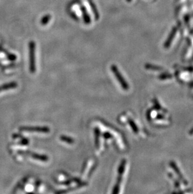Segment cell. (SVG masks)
Segmentation results:
<instances>
[{"instance_id":"cell-1","label":"cell","mask_w":193,"mask_h":194,"mask_svg":"<svg viewBox=\"0 0 193 194\" xmlns=\"http://www.w3.org/2000/svg\"><path fill=\"white\" fill-rule=\"evenodd\" d=\"M29 62H30V71L34 73L36 70L35 66V44L33 41L29 43Z\"/></svg>"},{"instance_id":"cell-2","label":"cell","mask_w":193,"mask_h":194,"mask_svg":"<svg viewBox=\"0 0 193 194\" xmlns=\"http://www.w3.org/2000/svg\"><path fill=\"white\" fill-rule=\"evenodd\" d=\"M125 164H126V160H123L122 162L120 163V165L118 169V176H117V180L116 183L115 185V186L114 187V189H113L112 193L114 194H117L119 192V190H120V185L122 182V176L125 170Z\"/></svg>"},{"instance_id":"cell-3","label":"cell","mask_w":193,"mask_h":194,"mask_svg":"<svg viewBox=\"0 0 193 194\" xmlns=\"http://www.w3.org/2000/svg\"><path fill=\"white\" fill-rule=\"evenodd\" d=\"M111 69L113 72V73L115 75V76L116 77L117 81H119V82L120 83V86H122V87L123 88V89L124 90H128L129 89V85L127 82L125 81L124 78L123 77L122 75L120 73V72L118 70V68H117V67L115 65H112L111 67Z\"/></svg>"},{"instance_id":"cell-4","label":"cell","mask_w":193,"mask_h":194,"mask_svg":"<svg viewBox=\"0 0 193 194\" xmlns=\"http://www.w3.org/2000/svg\"><path fill=\"white\" fill-rule=\"evenodd\" d=\"M20 131L27 132L48 133L50 130L47 126H23L20 128Z\"/></svg>"},{"instance_id":"cell-5","label":"cell","mask_w":193,"mask_h":194,"mask_svg":"<svg viewBox=\"0 0 193 194\" xmlns=\"http://www.w3.org/2000/svg\"><path fill=\"white\" fill-rule=\"evenodd\" d=\"M18 153L20 155H24L30 156V157H31L33 158H34V159L37 160H40V161L47 162L48 160V157H47V156L43 155H38L37 153L30 152V151H18Z\"/></svg>"},{"instance_id":"cell-6","label":"cell","mask_w":193,"mask_h":194,"mask_svg":"<svg viewBox=\"0 0 193 194\" xmlns=\"http://www.w3.org/2000/svg\"><path fill=\"white\" fill-rule=\"evenodd\" d=\"M17 86H18V84L16 82H11L7 84H4L3 85L0 86V92L10 90L11 89H14Z\"/></svg>"},{"instance_id":"cell-7","label":"cell","mask_w":193,"mask_h":194,"mask_svg":"<svg viewBox=\"0 0 193 194\" xmlns=\"http://www.w3.org/2000/svg\"><path fill=\"white\" fill-rule=\"evenodd\" d=\"M60 140L69 143V144H73V143L75 142L74 140L72 138L64 135H62L60 136Z\"/></svg>"},{"instance_id":"cell-8","label":"cell","mask_w":193,"mask_h":194,"mask_svg":"<svg viewBox=\"0 0 193 194\" xmlns=\"http://www.w3.org/2000/svg\"><path fill=\"white\" fill-rule=\"evenodd\" d=\"M82 10L83 12V18H84V21L87 24H89L90 23V18L89 17V15L87 13V11L85 10V8H82Z\"/></svg>"},{"instance_id":"cell-9","label":"cell","mask_w":193,"mask_h":194,"mask_svg":"<svg viewBox=\"0 0 193 194\" xmlns=\"http://www.w3.org/2000/svg\"><path fill=\"white\" fill-rule=\"evenodd\" d=\"M95 146L99 148V137H100V130L99 128L95 129Z\"/></svg>"},{"instance_id":"cell-10","label":"cell","mask_w":193,"mask_h":194,"mask_svg":"<svg viewBox=\"0 0 193 194\" xmlns=\"http://www.w3.org/2000/svg\"><path fill=\"white\" fill-rule=\"evenodd\" d=\"M171 165L172 167H173V168H174V170H175V172H176L177 173V174H178V176L180 177V178H181V179H182V180L183 181V182H184V183H187V182H186V181L184 180V178H183V177L182 175H181V174H180V172H179V168H178V167L176 166V165H175V164H174L173 162H172V163H171Z\"/></svg>"},{"instance_id":"cell-11","label":"cell","mask_w":193,"mask_h":194,"mask_svg":"<svg viewBox=\"0 0 193 194\" xmlns=\"http://www.w3.org/2000/svg\"><path fill=\"white\" fill-rule=\"evenodd\" d=\"M89 3H90V6H91V8H92V11H93L94 13V15H95V19H96V20H97L99 19V13H98V11H97V10H96V8H95V6L94 4L93 3H92L91 1H90Z\"/></svg>"},{"instance_id":"cell-12","label":"cell","mask_w":193,"mask_h":194,"mask_svg":"<svg viewBox=\"0 0 193 194\" xmlns=\"http://www.w3.org/2000/svg\"><path fill=\"white\" fill-rule=\"evenodd\" d=\"M50 18H51V16H50V15H45L44 17H43V18L41 19V23L43 25H47L48 23V22L50 21Z\"/></svg>"},{"instance_id":"cell-13","label":"cell","mask_w":193,"mask_h":194,"mask_svg":"<svg viewBox=\"0 0 193 194\" xmlns=\"http://www.w3.org/2000/svg\"><path fill=\"white\" fill-rule=\"evenodd\" d=\"M129 124L131 125V126L132 127L133 131L135 133H137L138 132V128L137 127V126L136 125V124L134 123V121L132 120H129Z\"/></svg>"},{"instance_id":"cell-14","label":"cell","mask_w":193,"mask_h":194,"mask_svg":"<svg viewBox=\"0 0 193 194\" xmlns=\"http://www.w3.org/2000/svg\"><path fill=\"white\" fill-rule=\"evenodd\" d=\"M7 57L8 58V60H10L11 61H13L15 60L16 59V57L13 54H7Z\"/></svg>"},{"instance_id":"cell-15","label":"cell","mask_w":193,"mask_h":194,"mask_svg":"<svg viewBox=\"0 0 193 194\" xmlns=\"http://www.w3.org/2000/svg\"><path fill=\"white\" fill-rule=\"evenodd\" d=\"M28 143V140H27V139H25V138H23V140L21 141V142H20V143L22 145H27Z\"/></svg>"},{"instance_id":"cell-16","label":"cell","mask_w":193,"mask_h":194,"mask_svg":"<svg viewBox=\"0 0 193 194\" xmlns=\"http://www.w3.org/2000/svg\"><path fill=\"white\" fill-rule=\"evenodd\" d=\"M103 136H104V137L106 138V139H107V138H110V137H112V136L110 135V134H109V133H104Z\"/></svg>"},{"instance_id":"cell-17","label":"cell","mask_w":193,"mask_h":194,"mask_svg":"<svg viewBox=\"0 0 193 194\" xmlns=\"http://www.w3.org/2000/svg\"><path fill=\"white\" fill-rule=\"evenodd\" d=\"M149 67H150V68L152 69H154V70H161V69H160V68H158L157 67H153L152 65H149Z\"/></svg>"},{"instance_id":"cell-18","label":"cell","mask_w":193,"mask_h":194,"mask_svg":"<svg viewBox=\"0 0 193 194\" xmlns=\"http://www.w3.org/2000/svg\"><path fill=\"white\" fill-rule=\"evenodd\" d=\"M127 1H130V0H127Z\"/></svg>"}]
</instances>
